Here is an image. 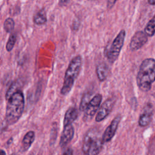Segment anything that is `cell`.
<instances>
[{
	"label": "cell",
	"mask_w": 155,
	"mask_h": 155,
	"mask_svg": "<svg viewBox=\"0 0 155 155\" xmlns=\"http://www.w3.org/2000/svg\"><path fill=\"white\" fill-rule=\"evenodd\" d=\"M155 81V59L147 58L144 59L140 67L136 77L137 85L143 92H148L151 88Z\"/></svg>",
	"instance_id": "cell-1"
},
{
	"label": "cell",
	"mask_w": 155,
	"mask_h": 155,
	"mask_svg": "<svg viewBox=\"0 0 155 155\" xmlns=\"http://www.w3.org/2000/svg\"><path fill=\"white\" fill-rule=\"evenodd\" d=\"M7 101L5 121L8 125H13L18 121L24 111L25 102L22 91H16Z\"/></svg>",
	"instance_id": "cell-2"
},
{
	"label": "cell",
	"mask_w": 155,
	"mask_h": 155,
	"mask_svg": "<svg viewBox=\"0 0 155 155\" xmlns=\"http://www.w3.org/2000/svg\"><path fill=\"white\" fill-rule=\"evenodd\" d=\"M102 136L96 128H91L84 136L82 150L84 155H98L103 146Z\"/></svg>",
	"instance_id": "cell-3"
},
{
	"label": "cell",
	"mask_w": 155,
	"mask_h": 155,
	"mask_svg": "<svg viewBox=\"0 0 155 155\" xmlns=\"http://www.w3.org/2000/svg\"><path fill=\"white\" fill-rule=\"evenodd\" d=\"M82 67V58L77 55L72 58L65 73L63 85L61 90L62 95L67 94L71 90Z\"/></svg>",
	"instance_id": "cell-4"
},
{
	"label": "cell",
	"mask_w": 155,
	"mask_h": 155,
	"mask_svg": "<svg viewBox=\"0 0 155 155\" xmlns=\"http://www.w3.org/2000/svg\"><path fill=\"white\" fill-rule=\"evenodd\" d=\"M125 35V30H121L113 40L107 53V56L110 62L113 63L117 59L124 45Z\"/></svg>",
	"instance_id": "cell-5"
},
{
	"label": "cell",
	"mask_w": 155,
	"mask_h": 155,
	"mask_svg": "<svg viewBox=\"0 0 155 155\" xmlns=\"http://www.w3.org/2000/svg\"><path fill=\"white\" fill-rule=\"evenodd\" d=\"M114 104L115 99L113 97H110L105 100L99 107L95 118V120L99 122L104 120L112 111Z\"/></svg>",
	"instance_id": "cell-6"
},
{
	"label": "cell",
	"mask_w": 155,
	"mask_h": 155,
	"mask_svg": "<svg viewBox=\"0 0 155 155\" xmlns=\"http://www.w3.org/2000/svg\"><path fill=\"white\" fill-rule=\"evenodd\" d=\"M102 99V95L99 93L93 97L84 111V119L85 120H90L93 118L96 111L99 110Z\"/></svg>",
	"instance_id": "cell-7"
},
{
	"label": "cell",
	"mask_w": 155,
	"mask_h": 155,
	"mask_svg": "<svg viewBox=\"0 0 155 155\" xmlns=\"http://www.w3.org/2000/svg\"><path fill=\"white\" fill-rule=\"evenodd\" d=\"M148 41V36L143 31H136L131 39L129 47L132 51H136L142 48Z\"/></svg>",
	"instance_id": "cell-8"
},
{
	"label": "cell",
	"mask_w": 155,
	"mask_h": 155,
	"mask_svg": "<svg viewBox=\"0 0 155 155\" xmlns=\"http://www.w3.org/2000/svg\"><path fill=\"white\" fill-rule=\"evenodd\" d=\"M120 120L121 116L117 115L113 119L110 124L107 127L102 135V140L104 143L108 142L114 137Z\"/></svg>",
	"instance_id": "cell-9"
},
{
	"label": "cell",
	"mask_w": 155,
	"mask_h": 155,
	"mask_svg": "<svg viewBox=\"0 0 155 155\" xmlns=\"http://www.w3.org/2000/svg\"><path fill=\"white\" fill-rule=\"evenodd\" d=\"M153 115V105L151 103H148L144 107L142 113L140 114L139 118V125L142 127L148 126L151 122Z\"/></svg>",
	"instance_id": "cell-10"
},
{
	"label": "cell",
	"mask_w": 155,
	"mask_h": 155,
	"mask_svg": "<svg viewBox=\"0 0 155 155\" xmlns=\"http://www.w3.org/2000/svg\"><path fill=\"white\" fill-rule=\"evenodd\" d=\"M74 133V127L72 125L64 127V129L60 139V146L62 148L66 147L72 140Z\"/></svg>",
	"instance_id": "cell-11"
},
{
	"label": "cell",
	"mask_w": 155,
	"mask_h": 155,
	"mask_svg": "<svg viewBox=\"0 0 155 155\" xmlns=\"http://www.w3.org/2000/svg\"><path fill=\"white\" fill-rule=\"evenodd\" d=\"M78 116V111L76 107H70L65 112L63 124L64 127L72 125V123L77 119Z\"/></svg>",
	"instance_id": "cell-12"
},
{
	"label": "cell",
	"mask_w": 155,
	"mask_h": 155,
	"mask_svg": "<svg viewBox=\"0 0 155 155\" xmlns=\"http://www.w3.org/2000/svg\"><path fill=\"white\" fill-rule=\"evenodd\" d=\"M35 138V134L33 131H29L25 134L21 143V148L23 151H25L28 150L34 142Z\"/></svg>",
	"instance_id": "cell-13"
},
{
	"label": "cell",
	"mask_w": 155,
	"mask_h": 155,
	"mask_svg": "<svg viewBox=\"0 0 155 155\" xmlns=\"http://www.w3.org/2000/svg\"><path fill=\"white\" fill-rule=\"evenodd\" d=\"M96 71L98 79L102 82L107 79L109 70L107 65L104 62H102L97 65Z\"/></svg>",
	"instance_id": "cell-14"
},
{
	"label": "cell",
	"mask_w": 155,
	"mask_h": 155,
	"mask_svg": "<svg viewBox=\"0 0 155 155\" xmlns=\"http://www.w3.org/2000/svg\"><path fill=\"white\" fill-rule=\"evenodd\" d=\"M47 21V15L44 9L38 11L33 16V21L36 25H43Z\"/></svg>",
	"instance_id": "cell-15"
},
{
	"label": "cell",
	"mask_w": 155,
	"mask_h": 155,
	"mask_svg": "<svg viewBox=\"0 0 155 155\" xmlns=\"http://www.w3.org/2000/svg\"><path fill=\"white\" fill-rule=\"evenodd\" d=\"M144 32L149 36L151 37L155 34V14L153 17L148 22L145 28Z\"/></svg>",
	"instance_id": "cell-16"
},
{
	"label": "cell",
	"mask_w": 155,
	"mask_h": 155,
	"mask_svg": "<svg viewBox=\"0 0 155 155\" xmlns=\"http://www.w3.org/2000/svg\"><path fill=\"white\" fill-rule=\"evenodd\" d=\"M92 94L91 93L89 92H87L84 94L83 96L82 97L81 101L80 103V106H79V109L81 111H85V109L87 108L89 102L92 99Z\"/></svg>",
	"instance_id": "cell-17"
},
{
	"label": "cell",
	"mask_w": 155,
	"mask_h": 155,
	"mask_svg": "<svg viewBox=\"0 0 155 155\" xmlns=\"http://www.w3.org/2000/svg\"><path fill=\"white\" fill-rule=\"evenodd\" d=\"M14 26H15L14 21L11 18H7L4 22V29L7 33L11 32L13 30Z\"/></svg>",
	"instance_id": "cell-18"
},
{
	"label": "cell",
	"mask_w": 155,
	"mask_h": 155,
	"mask_svg": "<svg viewBox=\"0 0 155 155\" xmlns=\"http://www.w3.org/2000/svg\"><path fill=\"white\" fill-rule=\"evenodd\" d=\"M16 36L15 34L13 33L12 34L8 39V41L7 42V44H6V50L7 51H10L13 48V47L15 44V42H16Z\"/></svg>",
	"instance_id": "cell-19"
},
{
	"label": "cell",
	"mask_w": 155,
	"mask_h": 155,
	"mask_svg": "<svg viewBox=\"0 0 155 155\" xmlns=\"http://www.w3.org/2000/svg\"><path fill=\"white\" fill-rule=\"evenodd\" d=\"M73 150L68 147L67 148L64 152L63 153V155H73Z\"/></svg>",
	"instance_id": "cell-20"
},
{
	"label": "cell",
	"mask_w": 155,
	"mask_h": 155,
	"mask_svg": "<svg viewBox=\"0 0 155 155\" xmlns=\"http://www.w3.org/2000/svg\"><path fill=\"white\" fill-rule=\"evenodd\" d=\"M116 1H107V7L108 8H111L116 3Z\"/></svg>",
	"instance_id": "cell-21"
},
{
	"label": "cell",
	"mask_w": 155,
	"mask_h": 155,
	"mask_svg": "<svg viewBox=\"0 0 155 155\" xmlns=\"http://www.w3.org/2000/svg\"><path fill=\"white\" fill-rule=\"evenodd\" d=\"M148 2L150 5H155V0H148Z\"/></svg>",
	"instance_id": "cell-22"
},
{
	"label": "cell",
	"mask_w": 155,
	"mask_h": 155,
	"mask_svg": "<svg viewBox=\"0 0 155 155\" xmlns=\"http://www.w3.org/2000/svg\"><path fill=\"white\" fill-rule=\"evenodd\" d=\"M0 155H6L5 151H4L3 150H1V154Z\"/></svg>",
	"instance_id": "cell-23"
},
{
	"label": "cell",
	"mask_w": 155,
	"mask_h": 155,
	"mask_svg": "<svg viewBox=\"0 0 155 155\" xmlns=\"http://www.w3.org/2000/svg\"><path fill=\"white\" fill-rule=\"evenodd\" d=\"M12 140H13V139L11 137L10 139H8V140L7 141V144H10L11 143V142H12Z\"/></svg>",
	"instance_id": "cell-24"
},
{
	"label": "cell",
	"mask_w": 155,
	"mask_h": 155,
	"mask_svg": "<svg viewBox=\"0 0 155 155\" xmlns=\"http://www.w3.org/2000/svg\"><path fill=\"white\" fill-rule=\"evenodd\" d=\"M29 155H35L33 153H31V154H30Z\"/></svg>",
	"instance_id": "cell-25"
},
{
	"label": "cell",
	"mask_w": 155,
	"mask_h": 155,
	"mask_svg": "<svg viewBox=\"0 0 155 155\" xmlns=\"http://www.w3.org/2000/svg\"><path fill=\"white\" fill-rule=\"evenodd\" d=\"M11 155H16V154H15V153H13V154H12Z\"/></svg>",
	"instance_id": "cell-26"
}]
</instances>
